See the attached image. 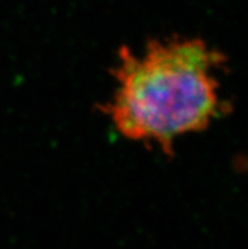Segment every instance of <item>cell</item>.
I'll return each instance as SVG.
<instances>
[{"mask_svg": "<svg viewBox=\"0 0 248 249\" xmlns=\"http://www.w3.org/2000/svg\"><path fill=\"white\" fill-rule=\"evenodd\" d=\"M226 62L198 37L156 38L139 54L123 46L112 70L116 88L99 110L120 136L173 157L176 139L204 132L228 111L215 76Z\"/></svg>", "mask_w": 248, "mask_h": 249, "instance_id": "6da1fadb", "label": "cell"}]
</instances>
